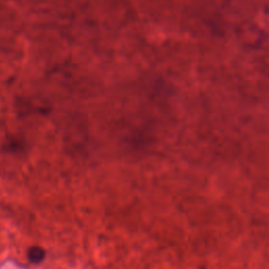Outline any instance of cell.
Listing matches in <instances>:
<instances>
[{
    "label": "cell",
    "mask_w": 269,
    "mask_h": 269,
    "mask_svg": "<svg viewBox=\"0 0 269 269\" xmlns=\"http://www.w3.org/2000/svg\"><path fill=\"white\" fill-rule=\"evenodd\" d=\"M27 258L32 263H40L46 258V251L39 246H33L27 251Z\"/></svg>",
    "instance_id": "1"
}]
</instances>
